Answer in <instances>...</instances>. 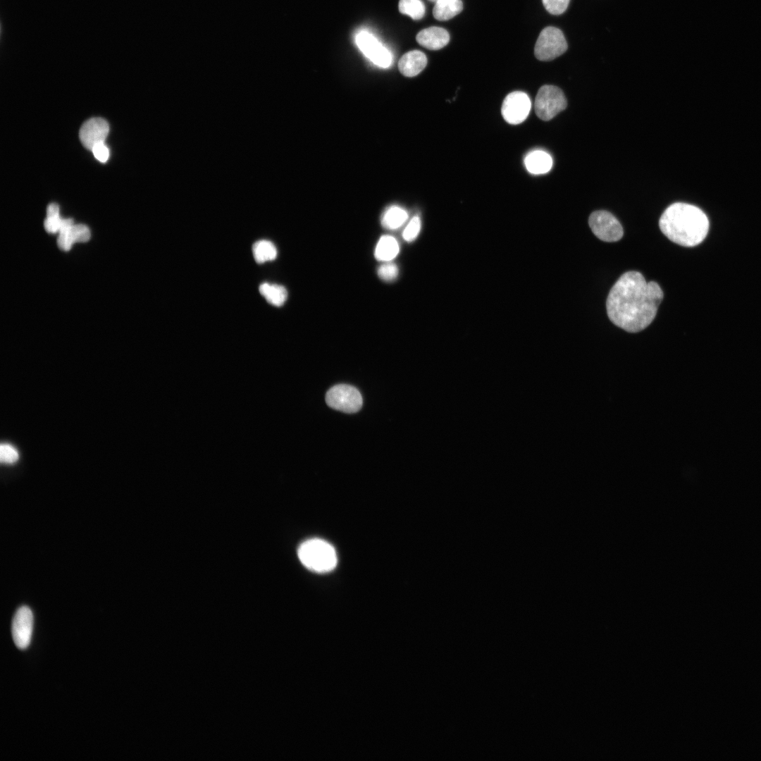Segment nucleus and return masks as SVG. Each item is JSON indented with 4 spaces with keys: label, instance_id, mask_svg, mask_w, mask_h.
<instances>
[{
    "label": "nucleus",
    "instance_id": "obj_1",
    "mask_svg": "<svg viewBox=\"0 0 761 761\" xmlns=\"http://www.w3.org/2000/svg\"><path fill=\"white\" fill-rule=\"evenodd\" d=\"M663 297V291L656 282L648 283L638 271L626 272L609 292L606 302L608 318L627 332H639L654 320Z\"/></svg>",
    "mask_w": 761,
    "mask_h": 761
},
{
    "label": "nucleus",
    "instance_id": "obj_2",
    "mask_svg": "<svg viewBox=\"0 0 761 761\" xmlns=\"http://www.w3.org/2000/svg\"><path fill=\"white\" fill-rule=\"evenodd\" d=\"M659 226L673 242L683 247H694L705 238L709 221L698 207L677 202L665 209L660 218Z\"/></svg>",
    "mask_w": 761,
    "mask_h": 761
},
{
    "label": "nucleus",
    "instance_id": "obj_3",
    "mask_svg": "<svg viewBox=\"0 0 761 761\" xmlns=\"http://www.w3.org/2000/svg\"><path fill=\"white\" fill-rule=\"evenodd\" d=\"M298 557L307 568L318 573L331 571L337 564V555L333 547L318 538L302 543L298 549Z\"/></svg>",
    "mask_w": 761,
    "mask_h": 761
},
{
    "label": "nucleus",
    "instance_id": "obj_4",
    "mask_svg": "<svg viewBox=\"0 0 761 761\" xmlns=\"http://www.w3.org/2000/svg\"><path fill=\"white\" fill-rule=\"evenodd\" d=\"M567 47L563 32L557 27L549 26L540 32L535 44L534 54L540 61H551L564 54Z\"/></svg>",
    "mask_w": 761,
    "mask_h": 761
},
{
    "label": "nucleus",
    "instance_id": "obj_5",
    "mask_svg": "<svg viewBox=\"0 0 761 761\" xmlns=\"http://www.w3.org/2000/svg\"><path fill=\"white\" fill-rule=\"evenodd\" d=\"M567 99L562 91L554 85H543L536 95L535 110L543 120H550L567 107Z\"/></svg>",
    "mask_w": 761,
    "mask_h": 761
},
{
    "label": "nucleus",
    "instance_id": "obj_6",
    "mask_svg": "<svg viewBox=\"0 0 761 761\" xmlns=\"http://www.w3.org/2000/svg\"><path fill=\"white\" fill-rule=\"evenodd\" d=\"M326 402L333 409L352 414L361 408L363 400L359 391L354 386L339 384L327 392Z\"/></svg>",
    "mask_w": 761,
    "mask_h": 761
},
{
    "label": "nucleus",
    "instance_id": "obj_7",
    "mask_svg": "<svg viewBox=\"0 0 761 761\" xmlns=\"http://www.w3.org/2000/svg\"><path fill=\"white\" fill-rule=\"evenodd\" d=\"M588 224L593 234L605 242L618 241L624 235L623 228L619 221L607 211L593 212L589 216Z\"/></svg>",
    "mask_w": 761,
    "mask_h": 761
},
{
    "label": "nucleus",
    "instance_id": "obj_8",
    "mask_svg": "<svg viewBox=\"0 0 761 761\" xmlns=\"http://www.w3.org/2000/svg\"><path fill=\"white\" fill-rule=\"evenodd\" d=\"M531 108V102L528 96L524 92L515 91L505 98L501 112L507 123L516 125L526 119Z\"/></svg>",
    "mask_w": 761,
    "mask_h": 761
},
{
    "label": "nucleus",
    "instance_id": "obj_9",
    "mask_svg": "<svg viewBox=\"0 0 761 761\" xmlns=\"http://www.w3.org/2000/svg\"><path fill=\"white\" fill-rule=\"evenodd\" d=\"M355 42L362 53L373 63L381 68L390 66L392 62L390 52L371 34L361 31L356 35Z\"/></svg>",
    "mask_w": 761,
    "mask_h": 761
},
{
    "label": "nucleus",
    "instance_id": "obj_10",
    "mask_svg": "<svg viewBox=\"0 0 761 761\" xmlns=\"http://www.w3.org/2000/svg\"><path fill=\"white\" fill-rule=\"evenodd\" d=\"M33 628V615L27 606H21L16 612L12 622V636L17 648L24 650L30 643Z\"/></svg>",
    "mask_w": 761,
    "mask_h": 761
},
{
    "label": "nucleus",
    "instance_id": "obj_11",
    "mask_svg": "<svg viewBox=\"0 0 761 761\" xmlns=\"http://www.w3.org/2000/svg\"><path fill=\"white\" fill-rule=\"evenodd\" d=\"M109 131V125L102 118H92L85 121L80 128L79 137L82 145L91 150L101 142H104Z\"/></svg>",
    "mask_w": 761,
    "mask_h": 761
},
{
    "label": "nucleus",
    "instance_id": "obj_12",
    "mask_svg": "<svg viewBox=\"0 0 761 761\" xmlns=\"http://www.w3.org/2000/svg\"><path fill=\"white\" fill-rule=\"evenodd\" d=\"M417 42L430 50H438L450 41L449 32L440 27H430L421 30L416 35Z\"/></svg>",
    "mask_w": 761,
    "mask_h": 761
},
{
    "label": "nucleus",
    "instance_id": "obj_13",
    "mask_svg": "<svg viewBox=\"0 0 761 761\" xmlns=\"http://www.w3.org/2000/svg\"><path fill=\"white\" fill-rule=\"evenodd\" d=\"M90 238V230L84 224L73 225L59 231L57 245L59 249L67 252L75 242H87Z\"/></svg>",
    "mask_w": 761,
    "mask_h": 761
},
{
    "label": "nucleus",
    "instance_id": "obj_14",
    "mask_svg": "<svg viewBox=\"0 0 761 761\" xmlns=\"http://www.w3.org/2000/svg\"><path fill=\"white\" fill-rule=\"evenodd\" d=\"M427 65V58L421 51L413 50L404 54L400 59L398 68L407 77H414L420 73Z\"/></svg>",
    "mask_w": 761,
    "mask_h": 761
},
{
    "label": "nucleus",
    "instance_id": "obj_15",
    "mask_svg": "<svg viewBox=\"0 0 761 761\" xmlns=\"http://www.w3.org/2000/svg\"><path fill=\"white\" fill-rule=\"evenodd\" d=\"M524 164L529 173L535 175L544 174L551 169L552 159L546 151L535 150L526 156Z\"/></svg>",
    "mask_w": 761,
    "mask_h": 761
},
{
    "label": "nucleus",
    "instance_id": "obj_16",
    "mask_svg": "<svg viewBox=\"0 0 761 761\" xmlns=\"http://www.w3.org/2000/svg\"><path fill=\"white\" fill-rule=\"evenodd\" d=\"M400 252L397 240L390 235H383L378 240L374 255L377 260L389 261L393 259Z\"/></svg>",
    "mask_w": 761,
    "mask_h": 761
},
{
    "label": "nucleus",
    "instance_id": "obj_17",
    "mask_svg": "<svg viewBox=\"0 0 761 761\" xmlns=\"http://www.w3.org/2000/svg\"><path fill=\"white\" fill-rule=\"evenodd\" d=\"M462 9V0H438L435 3L433 15L435 19L444 21L452 18Z\"/></svg>",
    "mask_w": 761,
    "mask_h": 761
},
{
    "label": "nucleus",
    "instance_id": "obj_18",
    "mask_svg": "<svg viewBox=\"0 0 761 761\" xmlns=\"http://www.w3.org/2000/svg\"><path fill=\"white\" fill-rule=\"evenodd\" d=\"M259 290L269 304L276 307L282 306L287 297L285 287L278 284L264 283L260 285Z\"/></svg>",
    "mask_w": 761,
    "mask_h": 761
},
{
    "label": "nucleus",
    "instance_id": "obj_19",
    "mask_svg": "<svg viewBox=\"0 0 761 761\" xmlns=\"http://www.w3.org/2000/svg\"><path fill=\"white\" fill-rule=\"evenodd\" d=\"M408 218L407 212L402 208L392 206L388 208L381 218L382 225L388 230H395L402 226Z\"/></svg>",
    "mask_w": 761,
    "mask_h": 761
},
{
    "label": "nucleus",
    "instance_id": "obj_20",
    "mask_svg": "<svg viewBox=\"0 0 761 761\" xmlns=\"http://www.w3.org/2000/svg\"><path fill=\"white\" fill-rule=\"evenodd\" d=\"M254 258L256 263L263 264L272 261L277 256V249L274 244L266 240L256 242L252 246Z\"/></svg>",
    "mask_w": 761,
    "mask_h": 761
},
{
    "label": "nucleus",
    "instance_id": "obj_21",
    "mask_svg": "<svg viewBox=\"0 0 761 761\" xmlns=\"http://www.w3.org/2000/svg\"><path fill=\"white\" fill-rule=\"evenodd\" d=\"M399 11L414 20L421 19L425 14V6L421 0H400Z\"/></svg>",
    "mask_w": 761,
    "mask_h": 761
},
{
    "label": "nucleus",
    "instance_id": "obj_22",
    "mask_svg": "<svg viewBox=\"0 0 761 761\" xmlns=\"http://www.w3.org/2000/svg\"><path fill=\"white\" fill-rule=\"evenodd\" d=\"M421 225L420 218L419 216L413 217L402 233L404 240L407 242L414 240L420 232Z\"/></svg>",
    "mask_w": 761,
    "mask_h": 761
},
{
    "label": "nucleus",
    "instance_id": "obj_23",
    "mask_svg": "<svg viewBox=\"0 0 761 761\" xmlns=\"http://www.w3.org/2000/svg\"><path fill=\"white\" fill-rule=\"evenodd\" d=\"M19 457L18 450L11 445L2 443L0 447V460L4 464H13Z\"/></svg>",
    "mask_w": 761,
    "mask_h": 761
},
{
    "label": "nucleus",
    "instance_id": "obj_24",
    "mask_svg": "<svg viewBox=\"0 0 761 761\" xmlns=\"http://www.w3.org/2000/svg\"><path fill=\"white\" fill-rule=\"evenodd\" d=\"M545 8L550 14L560 15L567 8L570 0H542Z\"/></svg>",
    "mask_w": 761,
    "mask_h": 761
},
{
    "label": "nucleus",
    "instance_id": "obj_25",
    "mask_svg": "<svg viewBox=\"0 0 761 761\" xmlns=\"http://www.w3.org/2000/svg\"><path fill=\"white\" fill-rule=\"evenodd\" d=\"M399 270L397 266L392 263L387 261L385 264H382L378 268V275L380 278L385 281H391L395 280L398 276Z\"/></svg>",
    "mask_w": 761,
    "mask_h": 761
},
{
    "label": "nucleus",
    "instance_id": "obj_26",
    "mask_svg": "<svg viewBox=\"0 0 761 761\" xmlns=\"http://www.w3.org/2000/svg\"><path fill=\"white\" fill-rule=\"evenodd\" d=\"M63 218H61L59 215L47 216L44 221V229L49 233L59 232L63 225Z\"/></svg>",
    "mask_w": 761,
    "mask_h": 761
},
{
    "label": "nucleus",
    "instance_id": "obj_27",
    "mask_svg": "<svg viewBox=\"0 0 761 761\" xmlns=\"http://www.w3.org/2000/svg\"><path fill=\"white\" fill-rule=\"evenodd\" d=\"M92 151L94 157L101 163H105L109 157V150L104 142L96 144Z\"/></svg>",
    "mask_w": 761,
    "mask_h": 761
},
{
    "label": "nucleus",
    "instance_id": "obj_28",
    "mask_svg": "<svg viewBox=\"0 0 761 761\" xmlns=\"http://www.w3.org/2000/svg\"><path fill=\"white\" fill-rule=\"evenodd\" d=\"M59 215V207L58 204L52 203L48 205L47 209V216H54Z\"/></svg>",
    "mask_w": 761,
    "mask_h": 761
},
{
    "label": "nucleus",
    "instance_id": "obj_29",
    "mask_svg": "<svg viewBox=\"0 0 761 761\" xmlns=\"http://www.w3.org/2000/svg\"><path fill=\"white\" fill-rule=\"evenodd\" d=\"M429 1H433V2H435H435H436L437 1H438V0H429Z\"/></svg>",
    "mask_w": 761,
    "mask_h": 761
}]
</instances>
